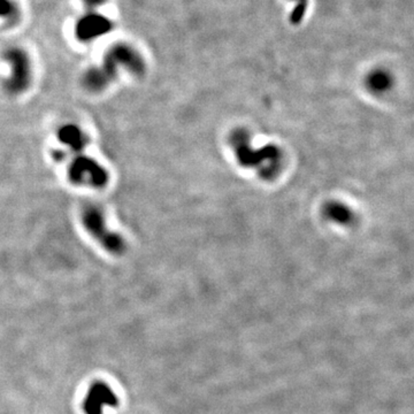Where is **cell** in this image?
Instances as JSON below:
<instances>
[{
  "label": "cell",
  "mask_w": 414,
  "mask_h": 414,
  "mask_svg": "<svg viewBox=\"0 0 414 414\" xmlns=\"http://www.w3.org/2000/svg\"><path fill=\"white\" fill-rule=\"evenodd\" d=\"M19 7L14 0H0V19L12 21L19 16Z\"/></svg>",
  "instance_id": "30bf717a"
},
{
  "label": "cell",
  "mask_w": 414,
  "mask_h": 414,
  "mask_svg": "<svg viewBox=\"0 0 414 414\" xmlns=\"http://www.w3.org/2000/svg\"><path fill=\"white\" fill-rule=\"evenodd\" d=\"M118 69L134 75H142L145 71L143 58L129 44L116 43L109 47L103 63L85 72L82 85L92 92L104 90L116 80Z\"/></svg>",
  "instance_id": "6da1fadb"
},
{
  "label": "cell",
  "mask_w": 414,
  "mask_h": 414,
  "mask_svg": "<svg viewBox=\"0 0 414 414\" xmlns=\"http://www.w3.org/2000/svg\"><path fill=\"white\" fill-rule=\"evenodd\" d=\"M71 156L72 157H63L61 162L69 158L67 175L73 184L95 189H100L106 185L109 173L99 162L87 154H83V152Z\"/></svg>",
  "instance_id": "277c9868"
},
{
  "label": "cell",
  "mask_w": 414,
  "mask_h": 414,
  "mask_svg": "<svg viewBox=\"0 0 414 414\" xmlns=\"http://www.w3.org/2000/svg\"><path fill=\"white\" fill-rule=\"evenodd\" d=\"M388 83H389V80H388V76H386V75H374L370 80V85L375 91L384 90V89L389 87Z\"/></svg>",
  "instance_id": "8fae6325"
},
{
  "label": "cell",
  "mask_w": 414,
  "mask_h": 414,
  "mask_svg": "<svg viewBox=\"0 0 414 414\" xmlns=\"http://www.w3.org/2000/svg\"><path fill=\"white\" fill-rule=\"evenodd\" d=\"M306 11V3H300L297 5L296 8L293 11V14H291V22H293V25H297L299 22L302 21V18L305 14Z\"/></svg>",
  "instance_id": "7c38bea8"
},
{
  "label": "cell",
  "mask_w": 414,
  "mask_h": 414,
  "mask_svg": "<svg viewBox=\"0 0 414 414\" xmlns=\"http://www.w3.org/2000/svg\"><path fill=\"white\" fill-rule=\"evenodd\" d=\"M116 395L107 384L96 383L89 390L83 405L87 414H103L105 408L116 406Z\"/></svg>",
  "instance_id": "ba28073f"
},
{
  "label": "cell",
  "mask_w": 414,
  "mask_h": 414,
  "mask_svg": "<svg viewBox=\"0 0 414 414\" xmlns=\"http://www.w3.org/2000/svg\"><path fill=\"white\" fill-rule=\"evenodd\" d=\"M3 59L10 67V74L4 81V89L11 96L23 94L32 80V61L28 54L21 47H8L4 51Z\"/></svg>",
  "instance_id": "5b68a950"
},
{
  "label": "cell",
  "mask_w": 414,
  "mask_h": 414,
  "mask_svg": "<svg viewBox=\"0 0 414 414\" xmlns=\"http://www.w3.org/2000/svg\"><path fill=\"white\" fill-rule=\"evenodd\" d=\"M81 221L97 243L107 252L122 255L126 251V242L107 226L106 217L103 209L95 204H87L81 209Z\"/></svg>",
  "instance_id": "3957f363"
},
{
  "label": "cell",
  "mask_w": 414,
  "mask_h": 414,
  "mask_svg": "<svg viewBox=\"0 0 414 414\" xmlns=\"http://www.w3.org/2000/svg\"><path fill=\"white\" fill-rule=\"evenodd\" d=\"M83 3L85 4V6L89 7L91 10H95L97 7L102 6L106 3V0H83Z\"/></svg>",
  "instance_id": "4fadbf2b"
},
{
  "label": "cell",
  "mask_w": 414,
  "mask_h": 414,
  "mask_svg": "<svg viewBox=\"0 0 414 414\" xmlns=\"http://www.w3.org/2000/svg\"><path fill=\"white\" fill-rule=\"evenodd\" d=\"M324 214L330 221L336 224H346L353 220V213L349 207L340 204V202H330L324 206Z\"/></svg>",
  "instance_id": "9c48e42d"
},
{
  "label": "cell",
  "mask_w": 414,
  "mask_h": 414,
  "mask_svg": "<svg viewBox=\"0 0 414 414\" xmlns=\"http://www.w3.org/2000/svg\"><path fill=\"white\" fill-rule=\"evenodd\" d=\"M56 136L61 147L65 149L56 150L54 152V159L59 162L63 160V157L83 152L90 142L85 130H82L81 128L73 123L61 126L56 133Z\"/></svg>",
  "instance_id": "8992f818"
},
{
  "label": "cell",
  "mask_w": 414,
  "mask_h": 414,
  "mask_svg": "<svg viewBox=\"0 0 414 414\" xmlns=\"http://www.w3.org/2000/svg\"><path fill=\"white\" fill-rule=\"evenodd\" d=\"M113 30V22L98 13H90L82 16L75 25V36L83 43L96 41Z\"/></svg>",
  "instance_id": "52a82bcc"
},
{
  "label": "cell",
  "mask_w": 414,
  "mask_h": 414,
  "mask_svg": "<svg viewBox=\"0 0 414 414\" xmlns=\"http://www.w3.org/2000/svg\"><path fill=\"white\" fill-rule=\"evenodd\" d=\"M231 144L241 165L255 169L265 180L276 178L284 165V154L274 145L255 149L251 138L245 130H236L231 134Z\"/></svg>",
  "instance_id": "7a4b0ae2"
}]
</instances>
